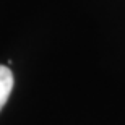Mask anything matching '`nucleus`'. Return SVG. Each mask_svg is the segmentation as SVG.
Returning <instances> with one entry per match:
<instances>
[{
	"mask_svg": "<svg viewBox=\"0 0 125 125\" xmlns=\"http://www.w3.org/2000/svg\"><path fill=\"white\" fill-rule=\"evenodd\" d=\"M11 91H13V73L8 67L0 65V111L7 104Z\"/></svg>",
	"mask_w": 125,
	"mask_h": 125,
	"instance_id": "obj_1",
	"label": "nucleus"
}]
</instances>
